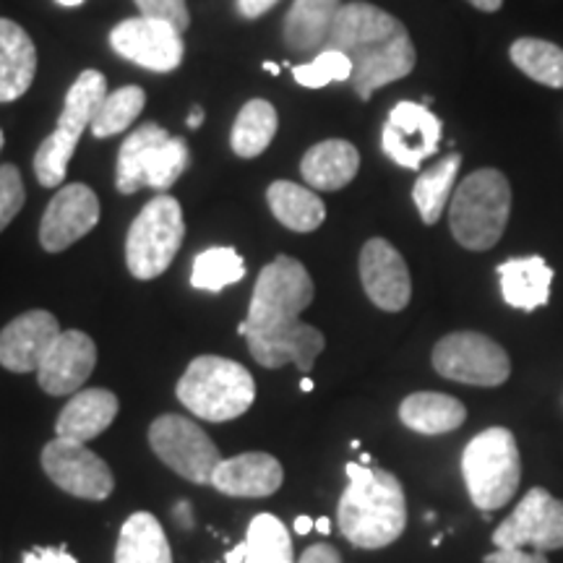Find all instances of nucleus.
Instances as JSON below:
<instances>
[{
	"instance_id": "c756f323",
	"label": "nucleus",
	"mask_w": 563,
	"mask_h": 563,
	"mask_svg": "<svg viewBox=\"0 0 563 563\" xmlns=\"http://www.w3.org/2000/svg\"><path fill=\"white\" fill-rule=\"evenodd\" d=\"M462 167V154H446V157L435 162L418 175L412 186V201L420 211V220L426 224H435L441 220L443 209L452 201L456 188V175Z\"/></svg>"
},
{
	"instance_id": "37998d69",
	"label": "nucleus",
	"mask_w": 563,
	"mask_h": 563,
	"mask_svg": "<svg viewBox=\"0 0 563 563\" xmlns=\"http://www.w3.org/2000/svg\"><path fill=\"white\" fill-rule=\"evenodd\" d=\"M173 517H175V522L183 527V530H191L194 527V514H191V504L188 501H180L178 506H175Z\"/></svg>"
},
{
	"instance_id": "0eeeda50",
	"label": "nucleus",
	"mask_w": 563,
	"mask_h": 563,
	"mask_svg": "<svg viewBox=\"0 0 563 563\" xmlns=\"http://www.w3.org/2000/svg\"><path fill=\"white\" fill-rule=\"evenodd\" d=\"M191 152L183 139H175L157 123H144L123 141L118 154V191L131 196L139 188L165 194L186 173Z\"/></svg>"
},
{
	"instance_id": "8fccbe9b",
	"label": "nucleus",
	"mask_w": 563,
	"mask_h": 563,
	"mask_svg": "<svg viewBox=\"0 0 563 563\" xmlns=\"http://www.w3.org/2000/svg\"><path fill=\"white\" fill-rule=\"evenodd\" d=\"M264 70H269L272 76H277L279 74V66H277V63H272V60H264Z\"/></svg>"
},
{
	"instance_id": "a19ab883",
	"label": "nucleus",
	"mask_w": 563,
	"mask_h": 563,
	"mask_svg": "<svg viewBox=\"0 0 563 563\" xmlns=\"http://www.w3.org/2000/svg\"><path fill=\"white\" fill-rule=\"evenodd\" d=\"M298 563H342V555L334 545L316 543L311 548H306V553L300 555Z\"/></svg>"
},
{
	"instance_id": "2eb2a0df",
	"label": "nucleus",
	"mask_w": 563,
	"mask_h": 563,
	"mask_svg": "<svg viewBox=\"0 0 563 563\" xmlns=\"http://www.w3.org/2000/svg\"><path fill=\"white\" fill-rule=\"evenodd\" d=\"M100 222V199L84 183L63 186L47 203L40 222V243L47 253H63Z\"/></svg>"
},
{
	"instance_id": "9b49d317",
	"label": "nucleus",
	"mask_w": 563,
	"mask_h": 563,
	"mask_svg": "<svg viewBox=\"0 0 563 563\" xmlns=\"http://www.w3.org/2000/svg\"><path fill=\"white\" fill-rule=\"evenodd\" d=\"M496 548L551 553L563 548V501L545 488H530L509 517L493 532Z\"/></svg>"
},
{
	"instance_id": "ea45409f",
	"label": "nucleus",
	"mask_w": 563,
	"mask_h": 563,
	"mask_svg": "<svg viewBox=\"0 0 563 563\" xmlns=\"http://www.w3.org/2000/svg\"><path fill=\"white\" fill-rule=\"evenodd\" d=\"M21 563H79L68 553L66 545L58 548H32L21 555Z\"/></svg>"
},
{
	"instance_id": "39448f33",
	"label": "nucleus",
	"mask_w": 563,
	"mask_h": 563,
	"mask_svg": "<svg viewBox=\"0 0 563 563\" xmlns=\"http://www.w3.org/2000/svg\"><path fill=\"white\" fill-rule=\"evenodd\" d=\"M462 477L473 504L485 514L514 501L522 483V460L509 428H488L464 446Z\"/></svg>"
},
{
	"instance_id": "9d476101",
	"label": "nucleus",
	"mask_w": 563,
	"mask_h": 563,
	"mask_svg": "<svg viewBox=\"0 0 563 563\" xmlns=\"http://www.w3.org/2000/svg\"><path fill=\"white\" fill-rule=\"evenodd\" d=\"M433 368L449 382L483 389L501 386L511 376L506 350L481 332H454L435 342Z\"/></svg>"
},
{
	"instance_id": "ddd939ff",
	"label": "nucleus",
	"mask_w": 563,
	"mask_h": 563,
	"mask_svg": "<svg viewBox=\"0 0 563 563\" xmlns=\"http://www.w3.org/2000/svg\"><path fill=\"white\" fill-rule=\"evenodd\" d=\"M441 133V118L433 115L428 104L410 100L397 102L382 133L384 154L405 170H420L422 162L439 152Z\"/></svg>"
},
{
	"instance_id": "603ef678",
	"label": "nucleus",
	"mask_w": 563,
	"mask_h": 563,
	"mask_svg": "<svg viewBox=\"0 0 563 563\" xmlns=\"http://www.w3.org/2000/svg\"><path fill=\"white\" fill-rule=\"evenodd\" d=\"M60 5H66V9H76V5H81L84 0H58Z\"/></svg>"
},
{
	"instance_id": "aec40b11",
	"label": "nucleus",
	"mask_w": 563,
	"mask_h": 563,
	"mask_svg": "<svg viewBox=\"0 0 563 563\" xmlns=\"http://www.w3.org/2000/svg\"><path fill=\"white\" fill-rule=\"evenodd\" d=\"M285 481L279 460L264 452H245L222 460L211 475V485L232 498H266L274 496Z\"/></svg>"
},
{
	"instance_id": "f704fd0d",
	"label": "nucleus",
	"mask_w": 563,
	"mask_h": 563,
	"mask_svg": "<svg viewBox=\"0 0 563 563\" xmlns=\"http://www.w3.org/2000/svg\"><path fill=\"white\" fill-rule=\"evenodd\" d=\"M146 104V91L141 87H121L108 95L97 110L95 121H91V133L95 139H108L123 133L129 125L136 121Z\"/></svg>"
},
{
	"instance_id": "dca6fc26",
	"label": "nucleus",
	"mask_w": 563,
	"mask_h": 563,
	"mask_svg": "<svg viewBox=\"0 0 563 563\" xmlns=\"http://www.w3.org/2000/svg\"><path fill=\"white\" fill-rule=\"evenodd\" d=\"M347 58L352 60V89L357 91L361 100H371L376 89L410 76L418 53H415L410 32H407V26H402L391 37L357 47Z\"/></svg>"
},
{
	"instance_id": "423d86ee",
	"label": "nucleus",
	"mask_w": 563,
	"mask_h": 563,
	"mask_svg": "<svg viewBox=\"0 0 563 563\" xmlns=\"http://www.w3.org/2000/svg\"><path fill=\"white\" fill-rule=\"evenodd\" d=\"M104 97H108V79L97 68L81 70L79 79L70 84L58 129L42 141L34 154V175H37L40 186L55 188L66 180L70 157L79 146L81 133L95 121Z\"/></svg>"
},
{
	"instance_id": "3c124183",
	"label": "nucleus",
	"mask_w": 563,
	"mask_h": 563,
	"mask_svg": "<svg viewBox=\"0 0 563 563\" xmlns=\"http://www.w3.org/2000/svg\"><path fill=\"white\" fill-rule=\"evenodd\" d=\"M300 389L302 391H313V382L308 376H302V382H300Z\"/></svg>"
},
{
	"instance_id": "f8f14e48",
	"label": "nucleus",
	"mask_w": 563,
	"mask_h": 563,
	"mask_svg": "<svg viewBox=\"0 0 563 563\" xmlns=\"http://www.w3.org/2000/svg\"><path fill=\"white\" fill-rule=\"evenodd\" d=\"M42 470L60 490L84 501H104L115 488L108 462L79 441L53 439L42 449Z\"/></svg>"
},
{
	"instance_id": "4468645a",
	"label": "nucleus",
	"mask_w": 563,
	"mask_h": 563,
	"mask_svg": "<svg viewBox=\"0 0 563 563\" xmlns=\"http://www.w3.org/2000/svg\"><path fill=\"white\" fill-rule=\"evenodd\" d=\"M110 45L121 58L136 66L170 74L183 63V34L175 26L157 19H125L110 32Z\"/></svg>"
},
{
	"instance_id": "5701e85b",
	"label": "nucleus",
	"mask_w": 563,
	"mask_h": 563,
	"mask_svg": "<svg viewBox=\"0 0 563 563\" xmlns=\"http://www.w3.org/2000/svg\"><path fill=\"white\" fill-rule=\"evenodd\" d=\"M402 26V21L391 16L389 11L378 9V5L373 3H361V0H355V3L342 5L340 13H336L327 47H334V51L350 55L352 51H357V47L368 45V42L391 37V34H397Z\"/></svg>"
},
{
	"instance_id": "20e7f679",
	"label": "nucleus",
	"mask_w": 563,
	"mask_h": 563,
	"mask_svg": "<svg viewBox=\"0 0 563 563\" xmlns=\"http://www.w3.org/2000/svg\"><path fill=\"white\" fill-rule=\"evenodd\" d=\"M178 399L196 418L228 422L251 410L256 382L241 363L220 355H201L180 376Z\"/></svg>"
},
{
	"instance_id": "c9c22d12",
	"label": "nucleus",
	"mask_w": 563,
	"mask_h": 563,
	"mask_svg": "<svg viewBox=\"0 0 563 563\" xmlns=\"http://www.w3.org/2000/svg\"><path fill=\"white\" fill-rule=\"evenodd\" d=\"M295 81L306 89H321L334 81H350L352 79V60L342 51L327 47L321 51L311 63L302 66H290Z\"/></svg>"
},
{
	"instance_id": "f3484780",
	"label": "nucleus",
	"mask_w": 563,
	"mask_h": 563,
	"mask_svg": "<svg viewBox=\"0 0 563 563\" xmlns=\"http://www.w3.org/2000/svg\"><path fill=\"white\" fill-rule=\"evenodd\" d=\"M361 282L376 308L399 313L410 306L412 279L402 253L384 238H371L361 251Z\"/></svg>"
},
{
	"instance_id": "bb28decb",
	"label": "nucleus",
	"mask_w": 563,
	"mask_h": 563,
	"mask_svg": "<svg viewBox=\"0 0 563 563\" xmlns=\"http://www.w3.org/2000/svg\"><path fill=\"white\" fill-rule=\"evenodd\" d=\"M467 407L439 391H415L399 405V420L420 435H443L462 428Z\"/></svg>"
},
{
	"instance_id": "864d4df0",
	"label": "nucleus",
	"mask_w": 563,
	"mask_h": 563,
	"mask_svg": "<svg viewBox=\"0 0 563 563\" xmlns=\"http://www.w3.org/2000/svg\"><path fill=\"white\" fill-rule=\"evenodd\" d=\"M361 464H365V467H371V454H361Z\"/></svg>"
},
{
	"instance_id": "c03bdc74",
	"label": "nucleus",
	"mask_w": 563,
	"mask_h": 563,
	"mask_svg": "<svg viewBox=\"0 0 563 563\" xmlns=\"http://www.w3.org/2000/svg\"><path fill=\"white\" fill-rule=\"evenodd\" d=\"M470 5H475L477 11H485V13H496V11H501V5H504V0H467Z\"/></svg>"
},
{
	"instance_id": "473e14b6",
	"label": "nucleus",
	"mask_w": 563,
	"mask_h": 563,
	"mask_svg": "<svg viewBox=\"0 0 563 563\" xmlns=\"http://www.w3.org/2000/svg\"><path fill=\"white\" fill-rule=\"evenodd\" d=\"M245 277L243 256L230 245L207 249L194 258L191 285L203 292H222L224 287L235 285Z\"/></svg>"
},
{
	"instance_id": "4c0bfd02",
	"label": "nucleus",
	"mask_w": 563,
	"mask_h": 563,
	"mask_svg": "<svg viewBox=\"0 0 563 563\" xmlns=\"http://www.w3.org/2000/svg\"><path fill=\"white\" fill-rule=\"evenodd\" d=\"M141 16L165 21L180 34L191 26V13H188L186 0H136Z\"/></svg>"
},
{
	"instance_id": "a18cd8bd",
	"label": "nucleus",
	"mask_w": 563,
	"mask_h": 563,
	"mask_svg": "<svg viewBox=\"0 0 563 563\" xmlns=\"http://www.w3.org/2000/svg\"><path fill=\"white\" fill-rule=\"evenodd\" d=\"M245 553H249V545L238 543L228 555H224V563H245Z\"/></svg>"
},
{
	"instance_id": "393cba45",
	"label": "nucleus",
	"mask_w": 563,
	"mask_h": 563,
	"mask_svg": "<svg viewBox=\"0 0 563 563\" xmlns=\"http://www.w3.org/2000/svg\"><path fill=\"white\" fill-rule=\"evenodd\" d=\"M498 279H501L506 306L517 308V311L532 313L551 300L553 269L543 256L509 258L498 266Z\"/></svg>"
},
{
	"instance_id": "f257e3e1",
	"label": "nucleus",
	"mask_w": 563,
	"mask_h": 563,
	"mask_svg": "<svg viewBox=\"0 0 563 563\" xmlns=\"http://www.w3.org/2000/svg\"><path fill=\"white\" fill-rule=\"evenodd\" d=\"M311 274L292 256H277L266 264L253 287L251 306L238 334L245 336L253 361L264 368L298 365L302 376L313 371L327 347V336L300 313L313 302Z\"/></svg>"
},
{
	"instance_id": "e433bc0d",
	"label": "nucleus",
	"mask_w": 563,
	"mask_h": 563,
	"mask_svg": "<svg viewBox=\"0 0 563 563\" xmlns=\"http://www.w3.org/2000/svg\"><path fill=\"white\" fill-rule=\"evenodd\" d=\"M26 201L24 180L16 165H0V232L19 214Z\"/></svg>"
},
{
	"instance_id": "a211bd4d",
	"label": "nucleus",
	"mask_w": 563,
	"mask_h": 563,
	"mask_svg": "<svg viewBox=\"0 0 563 563\" xmlns=\"http://www.w3.org/2000/svg\"><path fill=\"white\" fill-rule=\"evenodd\" d=\"M60 323L51 311H26L0 332V365L13 373H37L58 340Z\"/></svg>"
},
{
	"instance_id": "b1692460",
	"label": "nucleus",
	"mask_w": 563,
	"mask_h": 563,
	"mask_svg": "<svg viewBox=\"0 0 563 563\" xmlns=\"http://www.w3.org/2000/svg\"><path fill=\"white\" fill-rule=\"evenodd\" d=\"M357 170H361V152L344 139L319 141L300 162L302 180L316 191H340L355 180Z\"/></svg>"
},
{
	"instance_id": "58836bf2",
	"label": "nucleus",
	"mask_w": 563,
	"mask_h": 563,
	"mask_svg": "<svg viewBox=\"0 0 563 563\" xmlns=\"http://www.w3.org/2000/svg\"><path fill=\"white\" fill-rule=\"evenodd\" d=\"M483 563H551L545 553L538 551H519V548H496L488 553Z\"/></svg>"
},
{
	"instance_id": "1a4fd4ad",
	"label": "nucleus",
	"mask_w": 563,
	"mask_h": 563,
	"mask_svg": "<svg viewBox=\"0 0 563 563\" xmlns=\"http://www.w3.org/2000/svg\"><path fill=\"white\" fill-rule=\"evenodd\" d=\"M150 446L162 464L196 485H211V475L222 462L220 449L199 422L180 415H159L152 422Z\"/></svg>"
},
{
	"instance_id": "de8ad7c7",
	"label": "nucleus",
	"mask_w": 563,
	"mask_h": 563,
	"mask_svg": "<svg viewBox=\"0 0 563 563\" xmlns=\"http://www.w3.org/2000/svg\"><path fill=\"white\" fill-rule=\"evenodd\" d=\"M201 123H203V110L196 104V108L191 110V115H188V129H199Z\"/></svg>"
},
{
	"instance_id": "7ed1b4c3",
	"label": "nucleus",
	"mask_w": 563,
	"mask_h": 563,
	"mask_svg": "<svg viewBox=\"0 0 563 563\" xmlns=\"http://www.w3.org/2000/svg\"><path fill=\"white\" fill-rule=\"evenodd\" d=\"M511 214V186L501 170L467 175L449 201V228L467 251H490L504 238Z\"/></svg>"
},
{
	"instance_id": "c85d7f7f",
	"label": "nucleus",
	"mask_w": 563,
	"mask_h": 563,
	"mask_svg": "<svg viewBox=\"0 0 563 563\" xmlns=\"http://www.w3.org/2000/svg\"><path fill=\"white\" fill-rule=\"evenodd\" d=\"M272 214L292 232H313L327 220V207L319 194L292 180H274L266 191Z\"/></svg>"
},
{
	"instance_id": "4be33fe9",
	"label": "nucleus",
	"mask_w": 563,
	"mask_h": 563,
	"mask_svg": "<svg viewBox=\"0 0 563 563\" xmlns=\"http://www.w3.org/2000/svg\"><path fill=\"white\" fill-rule=\"evenodd\" d=\"M37 74V47L24 26L0 19V102H13L30 91Z\"/></svg>"
},
{
	"instance_id": "09e8293b",
	"label": "nucleus",
	"mask_w": 563,
	"mask_h": 563,
	"mask_svg": "<svg viewBox=\"0 0 563 563\" xmlns=\"http://www.w3.org/2000/svg\"><path fill=\"white\" fill-rule=\"evenodd\" d=\"M316 530H319L321 534H329V530H332V522H329L327 517H319L316 519Z\"/></svg>"
},
{
	"instance_id": "412c9836",
	"label": "nucleus",
	"mask_w": 563,
	"mask_h": 563,
	"mask_svg": "<svg viewBox=\"0 0 563 563\" xmlns=\"http://www.w3.org/2000/svg\"><path fill=\"white\" fill-rule=\"evenodd\" d=\"M121 402L110 389H81L68 399L55 422L58 439H70L87 443L108 431L118 418Z\"/></svg>"
},
{
	"instance_id": "7c9ffc66",
	"label": "nucleus",
	"mask_w": 563,
	"mask_h": 563,
	"mask_svg": "<svg viewBox=\"0 0 563 563\" xmlns=\"http://www.w3.org/2000/svg\"><path fill=\"white\" fill-rule=\"evenodd\" d=\"M277 129H279V115L272 102L266 100L245 102L243 110L238 112L235 123H232V133H230L232 152L243 159L258 157V154L269 150L274 136H277Z\"/></svg>"
},
{
	"instance_id": "6ab92c4d",
	"label": "nucleus",
	"mask_w": 563,
	"mask_h": 563,
	"mask_svg": "<svg viewBox=\"0 0 563 563\" xmlns=\"http://www.w3.org/2000/svg\"><path fill=\"white\" fill-rule=\"evenodd\" d=\"M97 365V344L89 334L70 329L55 340L53 350L37 371L40 389L51 397H68L81 391Z\"/></svg>"
},
{
	"instance_id": "cd10ccee",
	"label": "nucleus",
	"mask_w": 563,
	"mask_h": 563,
	"mask_svg": "<svg viewBox=\"0 0 563 563\" xmlns=\"http://www.w3.org/2000/svg\"><path fill=\"white\" fill-rule=\"evenodd\" d=\"M115 563H173V548L154 514L136 511L125 519L118 538Z\"/></svg>"
},
{
	"instance_id": "2f4dec72",
	"label": "nucleus",
	"mask_w": 563,
	"mask_h": 563,
	"mask_svg": "<svg viewBox=\"0 0 563 563\" xmlns=\"http://www.w3.org/2000/svg\"><path fill=\"white\" fill-rule=\"evenodd\" d=\"M511 63L532 81L551 89H563V47L548 40L519 37L511 45Z\"/></svg>"
},
{
	"instance_id": "6e6552de",
	"label": "nucleus",
	"mask_w": 563,
	"mask_h": 563,
	"mask_svg": "<svg viewBox=\"0 0 563 563\" xmlns=\"http://www.w3.org/2000/svg\"><path fill=\"white\" fill-rule=\"evenodd\" d=\"M186 222H183L180 201L159 194L133 220L125 238V264L136 279H157L170 269L178 256Z\"/></svg>"
},
{
	"instance_id": "5fc2aeb1",
	"label": "nucleus",
	"mask_w": 563,
	"mask_h": 563,
	"mask_svg": "<svg viewBox=\"0 0 563 563\" xmlns=\"http://www.w3.org/2000/svg\"><path fill=\"white\" fill-rule=\"evenodd\" d=\"M3 144H5V136H3V129H0V150H3Z\"/></svg>"
},
{
	"instance_id": "a878e982",
	"label": "nucleus",
	"mask_w": 563,
	"mask_h": 563,
	"mask_svg": "<svg viewBox=\"0 0 563 563\" xmlns=\"http://www.w3.org/2000/svg\"><path fill=\"white\" fill-rule=\"evenodd\" d=\"M342 0H295L285 16V45L292 53L327 51Z\"/></svg>"
},
{
	"instance_id": "49530a36",
	"label": "nucleus",
	"mask_w": 563,
	"mask_h": 563,
	"mask_svg": "<svg viewBox=\"0 0 563 563\" xmlns=\"http://www.w3.org/2000/svg\"><path fill=\"white\" fill-rule=\"evenodd\" d=\"M316 527V519H311V517H298L295 519V532L298 534H308Z\"/></svg>"
},
{
	"instance_id": "f03ea898",
	"label": "nucleus",
	"mask_w": 563,
	"mask_h": 563,
	"mask_svg": "<svg viewBox=\"0 0 563 563\" xmlns=\"http://www.w3.org/2000/svg\"><path fill=\"white\" fill-rule=\"evenodd\" d=\"M336 522L342 538L361 551H378L402 538L407 527V498L397 475L382 467L350 462Z\"/></svg>"
},
{
	"instance_id": "72a5a7b5",
	"label": "nucleus",
	"mask_w": 563,
	"mask_h": 563,
	"mask_svg": "<svg viewBox=\"0 0 563 563\" xmlns=\"http://www.w3.org/2000/svg\"><path fill=\"white\" fill-rule=\"evenodd\" d=\"M245 545H249L245 563H295L290 532L274 514H256L253 517Z\"/></svg>"
},
{
	"instance_id": "79ce46f5",
	"label": "nucleus",
	"mask_w": 563,
	"mask_h": 563,
	"mask_svg": "<svg viewBox=\"0 0 563 563\" xmlns=\"http://www.w3.org/2000/svg\"><path fill=\"white\" fill-rule=\"evenodd\" d=\"M279 0H238V11L243 13L245 19H258L264 16L266 11H272Z\"/></svg>"
}]
</instances>
